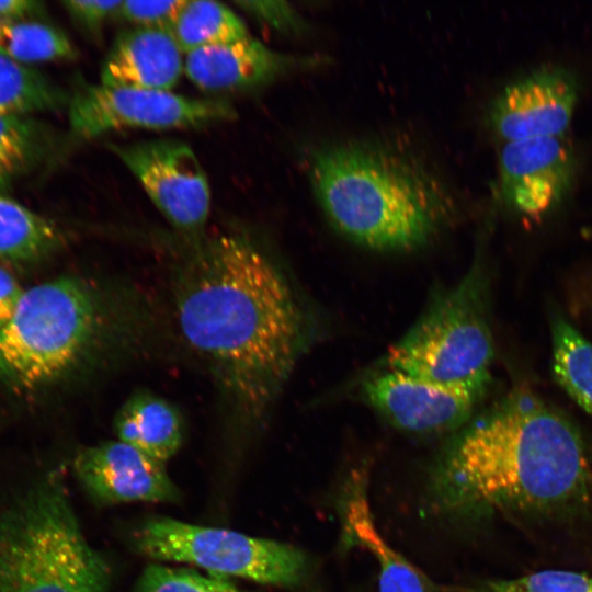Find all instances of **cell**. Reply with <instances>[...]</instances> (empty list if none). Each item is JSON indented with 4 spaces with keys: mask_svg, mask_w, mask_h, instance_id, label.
<instances>
[{
    "mask_svg": "<svg viewBox=\"0 0 592 592\" xmlns=\"http://www.w3.org/2000/svg\"><path fill=\"white\" fill-rule=\"evenodd\" d=\"M67 106L70 133L77 140L124 128H201L236 117L234 107L224 100L101 83L81 87Z\"/></svg>",
    "mask_w": 592,
    "mask_h": 592,
    "instance_id": "obj_8",
    "label": "cell"
},
{
    "mask_svg": "<svg viewBox=\"0 0 592 592\" xmlns=\"http://www.w3.org/2000/svg\"><path fill=\"white\" fill-rule=\"evenodd\" d=\"M242 11L277 32L299 34L307 27L304 18L286 1H236Z\"/></svg>",
    "mask_w": 592,
    "mask_h": 592,
    "instance_id": "obj_27",
    "label": "cell"
},
{
    "mask_svg": "<svg viewBox=\"0 0 592 592\" xmlns=\"http://www.w3.org/2000/svg\"><path fill=\"white\" fill-rule=\"evenodd\" d=\"M0 53L27 66L69 60L78 55L61 30L32 18L0 20Z\"/></svg>",
    "mask_w": 592,
    "mask_h": 592,
    "instance_id": "obj_23",
    "label": "cell"
},
{
    "mask_svg": "<svg viewBox=\"0 0 592 592\" xmlns=\"http://www.w3.org/2000/svg\"><path fill=\"white\" fill-rule=\"evenodd\" d=\"M119 294L84 277L64 275L34 285L0 327V377L34 389L105 360L132 333Z\"/></svg>",
    "mask_w": 592,
    "mask_h": 592,
    "instance_id": "obj_4",
    "label": "cell"
},
{
    "mask_svg": "<svg viewBox=\"0 0 592 592\" xmlns=\"http://www.w3.org/2000/svg\"><path fill=\"white\" fill-rule=\"evenodd\" d=\"M185 246L172 282L181 334L232 408L260 417L303 354L306 314L284 273L247 234L205 235Z\"/></svg>",
    "mask_w": 592,
    "mask_h": 592,
    "instance_id": "obj_1",
    "label": "cell"
},
{
    "mask_svg": "<svg viewBox=\"0 0 592 592\" xmlns=\"http://www.w3.org/2000/svg\"><path fill=\"white\" fill-rule=\"evenodd\" d=\"M308 178L333 228L375 251L422 248L456 214L444 179L413 151L389 141L349 139L314 147Z\"/></svg>",
    "mask_w": 592,
    "mask_h": 592,
    "instance_id": "obj_3",
    "label": "cell"
},
{
    "mask_svg": "<svg viewBox=\"0 0 592 592\" xmlns=\"http://www.w3.org/2000/svg\"><path fill=\"white\" fill-rule=\"evenodd\" d=\"M57 144L56 133L33 115L0 116V191L47 161Z\"/></svg>",
    "mask_w": 592,
    "mask_h": 592,
    "instance_id": "obj_18",
    "label": "cell"
},
{
    "mask_svg": "<svg viewBox=\"0 0 592 592\" xmlns=\"http://www.w3.org/2000/svg\"><path fill=\"white\" fill-rule=\"evenodd\" d=\"M113 426L118 441L163 464L179 451L184 434L178 408L146 390L129 396L122 403Z\"/></svg>",
    "mask_w": 592,
    "mask_h": 592,
    "instance_id": "obj_17",
    "label": "cell"
},
{
    "mask_svg": "<svg viewBox=\"0 0 592 592\" xmlns=\"http://www.w3.org/2000/svg\"><path fill=\"white\" fill-rule=\"evenodd\" d=\"M328 58L284 54L251 36L191 52L184 73L206 92H235L264 87L296 70L322 66Z\"/></svg>",
    "mask_w": 592,
    "mask_h": 592,
    "instance_id": "obj_14",
    "label": "cell"
},
{
    "mask_svg": "<svg viewBox=\"0 0 592 592\" xmlns=\"http://www.w3.org/2000/svg\"><path fill=\"white\" fill-rule=\"evenodd\" d=\"M136 544L156 560L189 563L213 576L263 584L296 585L308 568L306 555L292 545L170 517L146 521Z\"/></svg>",
    "mask_w": 592,
    "mask_h": 592,
    "instance_id": "obj_7",
    "label": "cell"
},
{
    "mask_svg": "<svg viewBox=\"0 0 592 592\" xmlns=\"http://www.w3.org/2000/svg\"><path fill=\"white\" fill-rule=\"evenodd\" d=\"M136 592H244L224 577L203 574L184 568L160 563L148 566L141 573Z\"/></svg>",
    "mask_w": 592,
    "mask_h": 592,
    "instance_id": "obj_25",
    "label": "cell"
},
{
    "mask_svg": "<svg viewBox=\"0 0 592 592\" xmlns=\"http://www.w3.org/2000/svg\"><path fill=\"white\" fill-rule=\"evenodd\" d=\"M342 503V538L368 551L378 566V592H436L435 585L395 550L375 524L367 494V477L355 469L346 481Z\"/></svg>",
    "mask_w": 592,
    "mask_h": 592,
    "instance_id": "obj_16",
    "label": "cell"
},
{
    "mask_svg": "<svg viewBox=\"0 0 592 592\" xmlns=\"http://www.w3.org/2000/svg\"><path fill=\"white\" fill-rule=\"evenodd\" d=\"M24 291L14 276L0 266V327L13 316Z\"/></svg>",
    "mask_w": 592,
    "mask_h": 592,
    "instance_id": "obj_29",
    "label": "cell"
},
{
    "mask_svg": "<svg viewBox=\"0 0 592 592\" xmlns=\"http://www.w3.org/2000/svg\"><path fill=\"white\" fill-rule=\"evenodd\" d=\"M550 335L555 378L592 417V342L558 311L550 316Z\"/></svg>",
    "mask_w": 592,
    "mask_h": 592,
    "instance_id": "obj_20",
    "label": "cell"
},
{
    "mask_svg": "<svg viewBox=\"0 0 592 592\" xmlns=\"http://www.w3.org/2000/svg\"><path fill=\"white\" fill-rule=\"evenodd\" d=\"M592 467L576 428L527 390H513L443 449L431 478L456 515L558 509L588 497Z\"/></svg>",
    "mask_w": 592,
    "mask_h": 592,
    "instance_id": "obj_2",
    "label": "cell"
},
{
    "mask_svg": "<svg viewBox=\"0 0 592 592\" xmlns=\"http://www.w3.org/2000/svg\"><path fill=\"white\" fill-rule=\"evenodd\" d=\"M45 11L44 4L32 0H0V20L39 18Z\"/></svg>",
    "mask_w": 592,
    "mask_h": 592,
    "instance_id": "obj_30",
    "label": "cell"
},
{
    "mask_svg": "<svg viewBox=\"0 0 592 592\" xmlns=\"http://www.w3.org/2000/svg\"><path fill=\"white\" fill-rule=\"evenodd\" d=\"M185 1H122L117 15L135 25V27L170 32Z\"/></svg>",
    "mask_w": 592,
    "mask_h": 592,
    "instance_id": "obj_26",
    "label": "cell"
},
{
    "mask_svg": "<svg viewBox=\"0 0 592 592\" xmlns=\"http://www.w3.org/2000/svg\"><path fill=\"white\" fill-rule=\"evenodd\" d=\"M110 578L57 478L35 482L0 515V592H107Z\"/></svg>",
    "mask_w": 592,
    "mask_h": 592,
    "instance_id": "obj_5",
    "label": "cell"
},
{
    "mask_svg": "<svg viewBox=\"0 0 592 592\" xmlns=\"http://www.w3.org/2000/svg\"><path fill=\"white\" fill-rule=\"evenodd\" d=\"M62 236L56 224L0 191V259L32 262L56 251Z\"/></svg>",
    "mask_w": 592,
    "mask_h": 592,
    "instance_id": "obj_19",
    "label": "cell"
},
{
    "mask_svg": "<svg viewBox=\"0 0 592 592\" xmlns=\"http://www.w3.org/2000/svg\"><path fill=\"white\" fill-rule=\"evenodd\" d=\"M170 33L183 54L250 36L240 16L221 2L186 0Z\"/></svg>",
    "mask_w": 592,
    "mask_h": 592,
    "instance_id": "obj_21",
    "label": "cell"
},
{
    "mask_svg": "<svg viewBox=\"0 0 592 592\" xmlns=\"http://www.w3.org/2000/svg\"><path fill=\"white\" fill-rule=\"evenodd\" d=\"M73 468L87 493L103 504L178 499L164 464L118 440L81 449Z\"/></svg>",
    "mask_w": 592,
    "mask_h": 592,
    "instance_id": "obj_13",
    "label": "cell"
},
{
    "mask_svg": "<svg viewBox=\"0 0 592 592\" xmlns=\"http://www.w3.org/2000/svg\"><path fill=\"white\" fill-rule=\"evenodd\" d=\"M573 156L563 136L505 143L499 156L500 193L513 210L539 218L565 196Z\"/></svg>",
    "mask_w": 592,
    "mask_h": 592,
    "instance_id": "obj_11",
    "label": "cell"
},
{
    "mask_svg": "<svg viewBox=\"0 0 592 592\" xmlns=\"http://www.w3.org/2000/svg\"><path fill=\"white\" fill-rule=\"evenodd\" d=\"M109 148L139 182L184 243L202 239L210 212V187L193 149L175 139H151Z\"/></svg>",
    "mask_w": 592,
    "mask_h": 592,
    "instance_id": "obj_9",
    "label": "cell"
},
{
    "mask_svg": "<svg viewBox=\"0 0 592 592\" xmlns=\"http://www.w3.org/2000/svg\"><path fill=\"white\" fill-rule=\"evenodd\" d=\"M68 102L69 96L44 73L0 53V116L56 111Z\"/></svg>",
    "mask_w": 592,
    "mask_h": 592,
    "instance_id": "obj_22",
    "label": "cell"
},
{
    "mask_svg": "<svg viewBox=\"0 0 592 592\" xmlns=\"http://www.w3.org/2000/svg\"><path fill=\"white\" fill-rule=\"evenodd\" d=\"M485 391L440 384L391 368H379L361 385L364 401L392 426L421 434L463 426Z\"/></svg>",
    "mask_w": 592,
    "mask_h": 592,
    "instance_id": "obj_10",
    "label": "cell"
},
{
    "mask_svg": "<svg viewBox=\"0 0 592 592\" xmlns=\"http://www.w3.org/2000/svg\"><path fill=\"white\" fill-rule=\"evenodd\" d=\"M449 592H592V576L567 570H544L513 579L487 580Z\"/></svg>",
    "mask_w": 592,
    "mask_h": 592,
    "instance_id": "obj_24",
    "label": "cell"
},
{
    "mask_svg": "<svg viewBox=\"0 0 592 592\" xmlns=\"http://www.w3.org/2000/svg\"><path fill=\"white\" fill-rule=\"evenodd\" d=\"M122 1L70 0L62 5L76 24L89 33H99L110 18L117 15Z\"/></svg>",
    "mask_w": 592,
    "mask_h": 592,
    "instance_id": "obj_28",
    "label": "cell"
},
{
    "mask_svg": "<svg viewBox=\"0 0 592 592\" xmlns=\"http://www.w3.org/2000/svg\"><path fill=\"white\" fill-rule=\"evenodd\" d=\"M493 355L486 274L475 263L457 284L431 300L389 348L382 368L440 384L486 389Z\"/></svg>",
    "mask_w": 592,
    "mask_h": 592,
    "instance_id": "obj_6",
    "label": "cell"
},
{
    "mask_svg": "<svg viewBox=\"0 0 592 592\" xmlns=\"http://www.w3.org/2000/svg\"><path fill=\"white\" fill-rule=\"evenodd\" d=\"M184 72L183 53L169 31L121 32L101 66V84L171 91Z\"/></svg>",
    "mask_w": 592,
    "mask_h": 592,
    "instance_id": "obj_15",
    "label": "cell"
},
{
    "mask_svg": "<svg viewBox=\"0 0 592 592\" xmlns=\"http://www.w3.org/2000/svg\"><path fill=\"white\" fill-rule=\"evenodd\" d=\"M576 100L577 88L569 73L542 69L508 84L492 102L488 121L505 143L563 136Z\"/></svg>",
    "mask_w": 592,
    "mask_h": 592,
    "instance_id": "obj_12",
    "label": "cell"
}]
</instances>
